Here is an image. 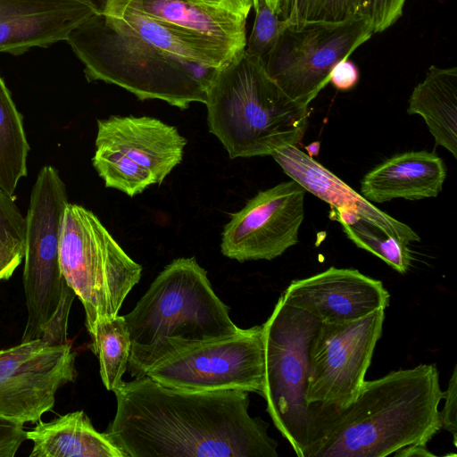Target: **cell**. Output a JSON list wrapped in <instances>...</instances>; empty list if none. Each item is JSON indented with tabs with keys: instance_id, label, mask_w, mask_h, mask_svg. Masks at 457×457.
Returning <instances> with one entry per match:
<instances>
[{
	"instance_id": "6da1fadb",
	"label": "cell",
	"mask_w": 457,
	"mask_h": 457,
	"mask_svg": "<svg viewBox=\"0 0 457 457\" xmlns=\"http://www.w3.org/2000/svg\"><path fill=\"white\" fill-rule=\"evenodd\" d=\"M113 393L104 433L125 457L278 456L268 423L248 412L246 391L173 388L144 376Z\"/></svg>"
},
{
	"instance_id": "7a4b0ae2",
	"label": "cell",
	"mask_w": 457,
	"mask_h": 457,
	"mask_svg": "<svg viewBox=\"0 0 457 457\" xmlns=\"http://www.w3.org/2000/svg\"><path fill=\"white\" fill-rule=\"evenodd\" d=\"M443 397L434 364L365 380L345 408L311 404L302 457H386L408 445H427L441 430Z\"/></svg>"
},
{
	"instance_id": "3957f363",
	"label": "cell",
	"mask_w": 457,
	"mask_h": 457,
	"mask_svg": "<svg viewBox=\"0 0 457 457\" xmlns=\"http://www.w3.org/2000/svg\"><path fill=\"white\" fill-rule=\"evenodd\" d=\"M124 320L130 337L128 367L133 378L241 329L195 257L178 258L165 266Z\"/></svg>"
},
{
	"instance_id": "277c9868",
	"label": "cell",
	"mask_w": 457,
	"mask_h": 457,
	"mask_svg": "<svg viewBox=\"0 0 457 457\" xmlns=\"http://www.w3.org/2000/svg\"><path fill=\"white\" fill-rule=\"evenodd\" d=\"M66 42L83 63L87 81L113 84L140 100H162L182 110L205 103L217 70L167 50L112 12L95 13Z\"/></svg>"
},
{
	"instance_id": "5b68a950",
	"label": "cell",
	"mask_w": 457,
	"mask_h": 457,
	"mask_svg": "<svg viewBox=\"0 0 457 457\" xmlns=\"http://www.w3.org/2000/svg\"><path fill=\"white\" fill-rule=\"evenodd\" d=\"M209 130L229 158L271 155L301 143L310 111L287 96L245 50L217 69L206 89Z\"/></svg>"
},
{
	"instance_id": "8992f818",
	"label": "cell",
	"mask_w": 457,
	"mask_h": 457,
	"mask_svg": "<svg viewBox=\"0 0 457 457\" xmlns=\"http://www.w3.org/2000/svg\"><path fill=\"white\" fill-rule=\"evenodd\" d=\"M66 187L58 170L46 165L30 194L26 219L23 287L27 320L21 342L68 343L69 318L76 294L60 266L59 249Z\"/></svg>"
},
{
	"instance_id": "52a82bcc",
	"label": "cell",
	"mask_w": 457,
	"mask_h": 457,
	"mask_svg": "<svg viewBox=\"0 0 457 457\" xmlns=\"http://www.w3.org/2000/svg\"><path fill=\"white\" fill-rule=\"evenodd\" d=\"M59 260L68 285L83 304L88 333L99 320L118 315L141 278V265L91 211L75 204L65 208Z\"/></svg>"
},
{
	"instance_id": "ba28073f",
	"label": "cell",
	"mask_w": 457,
	"mask_h": 457,
	"mask_svg": "<svg viewBox=\"0 0 457 457\" xmlns=\"http://www.w3.org/2000/svg\"><path fill=\"white\" fill-rule=\"evenodd\" d=\"M320 322L282 295L262 324L264 381L262 395L275 427L302 457L312 418L306 400L309 348Z\"/></svg>"
},
{
	"instance_id": "9c48e42d",
	"label": "cell",
	"mask_w": 457,
	"mask_h": 457,
	"mask_svg": "<svg viewBox=\"0 0 457 457\" xmlns=\"http://www.w3.org/2000/svg\"><path fill=\"white\" fill-rule=\"evenodd\" d=\"M187 140L176 127L149 116L97 120L93 166L106 187L133 197L161 185L182 162Z\"/></svg>"
},
{
	"instance_id": "30bf717a",
	"label": "cell",
	"mask_w": 457,
	"mask_h": 457,
	"mask_svg": "<svg viewBox=\"0 0 457 457\" xmlns=\"http://www.w3.org/2000/svg\"><path fill=\"white\" fill-rule=\"evenodd\" d=\"M361 16L337 21L291 23L263 62L270 77L308 106L329 81L333 67L373 35Z\"/></svg>"
},
{
	"instance_id": "8fae6325",
	"label": "cell",
	"mask_w": 457,
	"mask_h": 457,
	"mask_svg": "<svg viewBox=\"0 0 457 457\" xmlns=\"http://www.w3.org/2000/svg\"><path fill=\"white\" fill-rule=\"evenodd\" d=\"M385 309L353 321L319 324L310 344L306 400L341 409L358 396L376 345Z\"/></svg>"
},
{
	"instance_id": "7c38bea8",
	"label": "cell",
	"mask_w": 457,
	"mask_h": 457,
	"mask_svg": "<svg viewBox=\"0 0 457 457\" xmlns=\"http://www.w3.org/2000/svg\"><path fill=\"white\" fill-rule=\"evenodd\" d=\"M173 388L243 390L262 395L264 381L262 326L181 353L152 368L146 375Z\"/></svg>"
},
{
	"instance_id": "4fadbf2b",
	"label": "cell",
	"mask_w": 457,
	"mask_h": 457,
	"mask_svg": "<svg viewBox=\"0 0 457 457\" xmlns=\"http://www.w3.org/2000/svg\"><path fill=\"white\" fill-rule=\"evenodd\" d=\"M75 377L70 343L36 339L0 350V416L37 423L53 409L57 391Z\"/></svg>"
},
{
	"instance_id": "5bb4252c",
	"label": "cell",
	"mask_w": 457,
	"mask_h": 457,
	"mask_svg": "<svg viewBox=\"0 0 457 457\" xmlns=\"http://www.w3.org/2000/svg\"><path fill=\"white\" fill-rule=\"evenodd\" d=\"M305 193L293 179L260 191L225 225L222 254L238 262L270 261L296 245Z\"/></svg>"
},
{
	"instance_id": "9a60e30c",
	"label": "cell",
	"mask_w": 457,
	"mask_h": 457,
	"mask_svg": "<svg viewBox=\"0 0 457 457\" xmlns=\"http://www.w3.org/2000/svg\"><path fill=\"white\" fill-rule=\"evenodd\" d=\"M320 323H345L389 305L390 295L380 280L355 269L330 267L293 280L282 294Z\"/></svg>"
},
{
	"instance_id": "2e32d148",
	"label": "cell",
	"mask_w": 457,
	"mask_h": 457,
	"mask_svg": "<svg viewBox=\"0 0 457 457\" xmlns=\"http://www.w3.org/2000/svg\"><path fill=\"white\" fill-rule=\"evenodd\" d=\"M95 13L80 0H0V53L21 55L66 41Z\"/></svg>"
},
{
	"instance_id": "e0dca14e",
	"label": "cell",
	"mask_w": 457,
	"mask_h": 457,
	"mask_svg": "<svg viewBox=\"0 0 457 457\" xmlns=\"http://www.w3.org/2000/svg\"><path fill=\"white\" fill-rule=\"evenodd\" d=\"M271 156L287 176L301 185L305 191L328 203L330 207L352 212L407 245L420 241L419 235L407 224L377 208L296 146L281 147Z\"/></svg>"
},
{
	"instance_id": "ac0fdd59",
	"label": "cell",
	"mask_w": 457,
	"mask_h": 457,
	"mask_svg": "<svg viewBox=\"0 0 457 457\" xmlns=\"http://www.w3.org/2000/svg\"><path fill=\"white\" fill-rule=\"evenodd\" d=\"M124 7L213 42L234 54L245 50L246 18L199 0H111Z\"/></svg>"
},
{
	"instance_id": "d6986e66",
	"label": "cell",
	"mask_w": 457,
	"mask_h": 457,
	"mask_svg": "<svg viewBox=\"0 0 457 457\" xmlns=\"http://www.w3.org/2000/svg\"><path fill=\"white\" fill-rule=\"evenodd\" d=\"M445 178V164L434 153L405 152L369 171L361 181V195L373 203L436 197Z\"/></svg>"
},
{
	"instance_id": "ffe728a7",
	"label": "cell",
	"mask_w": 457,
	"mask_h": 457,
	"mask_svg": "<svg viewBox=\"0 0 457 457\" xmlns=\"http://www.w3.org/2000/svg\"><path fill=\"white\" fill-rule=\"evenodd\" d=\"M33 443L30 457H125L104 432L96 431L83 411L37 421L27 431Z\"/></svg>"
},
{
	"instance_id": "44dd1931",
	"label": "cell",
	"mask_w": 457,
	"mask_h": 457,
	"mask_svg": "<svg viewBox=\"0 0 457 457\" xmlns=\"http://www.w3.org/2000/svg\"><path fill=\"white\" fill-rule=\"evenodd\" d=\"M408 114L420 115L436 145L457 157V68L432 65L413 89Z\"/></svg>"
},
{
	"instance_id": "7402d4cb",
	"label": "cell",
	"mask_w": 457,
	"mask_h": 457,
	"mask_svg": "<svg viewBox=\"0 0 457 457\" xmlns=\"http://www.w3.org/2000/svg\"><path fill=\"white\" fill-rule=\"evenodd\" d=\"M29 152L22 114L0 75V188L13 199L18 183L27 177Z\"/></svg>"
},
{
	"instance_id": "603a6c76",
	"label": "cell",
	"mask_w": 457,
	"mask_h": 457,
	"mask_svg": "<svg viewBox=\"0 0 457 457\" xmlns=\"http://www.w3.org/2000/svg\"><path fill=\"white\" fill-rule=\"evenodd\" d=\"M330 209V219L341 224L347 237L359 248L376 255L400 274L409 270L413 260L409 245L352 212Z\"/></svg>"
},
{
	"instance_id": "cb8c5ba5",
	"label": "cell",
	"mask_w": 457,
	"mask_h": 457,
	"mask_svg": "<svg viewBox=\"0 0 457 457\" xmlns=\"http://www.w3.org/2000/svg\"><path fill=\"white\" fill-rule=\"evenodd\" d=\"M89 335L90 348L99 361L102 382L113 392L123 382L130 355V337L124 316L99 320Z\"/></svg>"
},
{
	"instance_id": "d4e9b609",
	"label": "cell",
	"mask_w": 457,
	"mask_h": 457,
	"mask_svg": "<svg viewBox=\"0 0 457 457\" xmlns=\"http://www.w3.org/2000/svg\"><path fill=\"white\" fill-rule=\"evenodd\" d=\"M361 0H279L277 14L290 23L337 22L361 16Z\"/></svg>"
},
{
	"instance_id": "484cf974",
	"label": "cell",
	"mask_w": 457,
	"mask_h": 457,
	"mask_svg": "<svg viewBox=\"0 0 457 457\" xmlns=\"http://www.w3.org/2000/svg\"><path fill=\"white\" fill-rule=\"evenodd\" d=\"M253 7L255 10V19L245 50L250 55L264 62L282 32L291 23L281 20L265 0H254Z\"/></svg>"
},
{
	"instance_id": "4316f807",
	"label": "cell",
	"mask_w": 457,
	"mask_h": 457,
	"mask_svg": "<svg viewBox=\"0 0 457 457\" xmlns=\"http://www.w3.org/2000/svg\"><path fill=\"white\" fill-rule=\"evenodd\" d=\"M26 219L15 204L0 188V240L25 253Z\"/></svg>"
},
{
	"instance_id": "83f0119b",
	"label": "cell",
	"mask_w": 457,
	"mask_h": 457,
	"mask_svg": "<svg viewBox=\"0 0 457 457\" xmlns=\"http://www.w3.org/2000/svg\"><path fill=\"white\" fill-rule=\"evenodd\" d=\"M405 1L361 0V16L370 24L373 33L382 32L402 15Z\"/></svg>"
},
{
	"instance_id": "f1b7e54d",
	"label": "cell",
	"mask_w": 457,
	"mask_h": 457,
	"mask_svg": "<svg viewBox=\"0 0 457 457\" xmlns=\"http://www.w3.org/2000/svg\"><path fill=\"white\" fill-rule=\"evenodd\" d=\"M445 404L439 411V421L441 429L453 434V444L456 445L457 436V367L454 366L449 380L448 387L444 392Z\"/></svg>"
},
{
	"instance_id": "f546056e",
	"label": "cell",
	"mask_w": 457,
	"mask_h": 457,
	"mask_svg": "<svg viewBox=\"0 0 457 457\" xmlns=\"http://www.w3.org/2000/svg\"><path fill=\"white\" fill-rule=\"evenodd\" d=\"M25 440L24 424L0 416V457H14Z\"/></svg>"
},
{
	"instance_id": "4dcf8cb0",
	"label": "cell",
	"mask_w": 457,
	"mask_h": 457,
	"mask_svg": "<svg viewBox=\"0 0 457 457\" xmlns=\"http://www.w3.org/2000/svg\"><path fill=\"white\" fill-rule=\"evenodd\" d=\"M359 70L348 58L339 61L332 69L329 81L337 90L348 91L359 81Z\"/></svg>"
},
{
	"instance_id": "1f68e13d",
	"label": "cell",
	"mask_w": 457,
	"mask_h": 457,
	"mask_svg": "<svg viewBox=\"0 0 457 457\" xmlns=\"http://www.w3.org/2000/svg\"><path fill=\"white\" fill-rule=\"evenodd\" d=\"M25 253L0 240V281L9 279L21 261Z\"/></svg>"
},
{
	"instance_id": "d6a6232c",
	"label": "cell",
	"mask_w": 457,
	"mask_h": 457,
	"mask_svg": "<svg viewBox=\"0 0 457 457\" xmlns=\"http://www.w3.org/2000/svg\"><path fill=\"white\" fill-rule=\"evenodd\" d=\"M395 457H434L435 454L431 453L427 445L424 444H411L405 445L399 450L395 451L393 454Z\"/></svg>"
},
{
	"instance_id": "836d02e7",
	"label": "cell",
	"mask_w": 457,
	"mask_h": 457,
	"mask_svg": "<svg viewBox=\"0 0 457 457\" xmlns=\"http://www.w3.org/2000/svg\"><path fill=\"white\" fill-rule=\"evenodd\" d=\"M220 6L233 13L247 18L253 0H220Z\"/></svg>"
},
{
	"instance_id": "e575fe53",
	"label": "cell",
	"mask_w": 457,
	"mask_h": 457,
	"mask_svg": "<svg viewBox=\"0 0 457 457\" xmlns=\"http://www.w3.org/2000/svg\"><path fill=\"white\" fill-rule=\"evenodd\" d=\"M91 4L96 13H103L111 0H80Z\"/></svg>"
},
{
	"instance_id": "d590c367",
	"label": "cell",
	"mask_w": 457,
	"mask_h": 457,
	"mask_svg": "<svg viewBox=\"0 0 457 457\" xmlns=\"http://www.w3.org/2000/svg\"><path fill=\"white\" fill-rule=\"evenodd\" d=\"M320 142H312V144L308 145L305 149L307 151V154L313 158L314 156H317L320 152Z\"/></svg>"
},
{
	"instance_id": "8d00e7d4",
	"label": "cell",
	"mask_w": 457,
	"mask_h": 457,
	"mask_svg": "<svg viewBox=\"0 0 457 457\" xmlns=\"http://www.w3.org/2000/svg\"><path fill=\"white\" fill-rule=\"evenodd\" d=\"M253 1L254 0H253ZM265 2L274 12H278L279 0H265Z\"/></svg>"
},
{
	"instance_id": "74e56055",
	"label": "cell",
	"mask_w": 457,
	"mask_h": 457,
	"mask_svg": "<svg viewBox=\"0 0 457 457\" xmlns=\"http://www.w3.org/2000/svg\"><path fill=\"white\" fill-rule=\"evenodd\" d=\"M199 1L209 4L220 6V0H199Z\"/></svg>"
}]
</instances>
